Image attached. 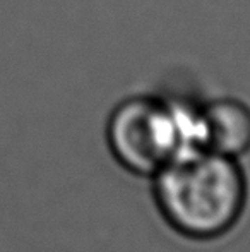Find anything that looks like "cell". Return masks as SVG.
Returning <instances> with one entry per match:
<instances>
[{
	"label": "cell",
	"mask_w": 250,
	"mask_h": 252,
	"mask_svg": "<svg viewBox=\"0 0 250 252\" xmlns=\"http://www.w3.org/2000/svg\"><path fill=\"white\" fill-rule=\"evenodd\" d=\"M161 215L178 233L209 240L230 232L247 201L237 158L200 150L180 155L154 175Z\"/></svg>",
	"instance_id": "cell-1"
},
{
	"label": "cell",
	"mask_w": 250,
	"mask_h": 252,
	"mask_svg": "<svg viewBox=\"0 0 250 252\" xmlns=\"http://www.w3.org/2000/svg\"><path fill=\"white\" fill-rule=\"evenodd\" d=\"M206 150L238 158L250 150V106L238 98L204 103Z\"/></svg>",
	"instance_id": "cell-3"
},
{
	"label": "cell",
	"mask_w": 250,
	"mask_h": 252,
	"mask_svg": "<svg viewBox=\"0 0 250 252\" xmlns=\"http://www.w3.org/2000/svg\"><path fill=\"white\" fill-rule=\"evenodd\" d=\"M107 141L117 161L136 175L154 177L184 151L170 100L144 94L117 105L107 124Z\"/></svg>",
	"instance_id": "cell-2"
}]
</instances>
